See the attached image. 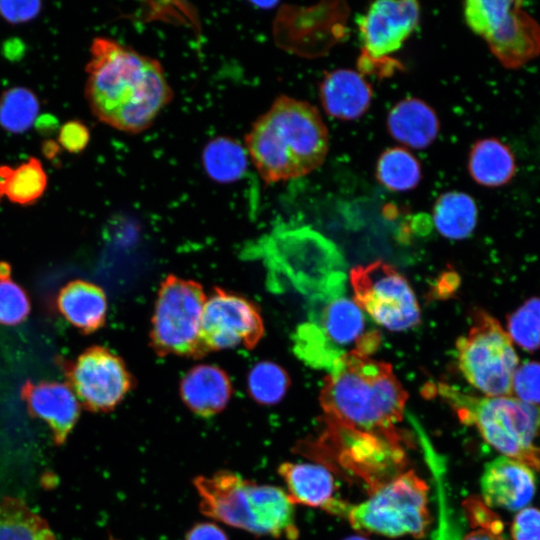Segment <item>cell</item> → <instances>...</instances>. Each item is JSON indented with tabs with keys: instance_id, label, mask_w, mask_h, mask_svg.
<instances>
[{
	"instance_id": "6da1fadb",
	"label": "cell",
	"mask_w": 540,
	"mask_h": 540,
	"mask_svg": "<svg viewBox=\"0 0 540 540\" xmlns=\"http://www.w3.org/2000/svg\"><path fill=\"white\" fill-rule=\"evenodd\" d=\"M86 65V97L93 114L128 133L151 126L173 98L163 67L119 42L96 37Z\"/></svg>"
},
{
	"instance_id": "7a4b0ae2",
	"label": "cell",
	"mask_w": 540,
	"mask_h": 540,
	"mask_svg": "<svg viewBox=\"0 0 540 540\" xmlns=\"http://www.w3.org/2000/svg\"><path fill=\"white\" fill-rule=\"evenodd\" d=\"M406 401L390 364L358 354L341 358L320 392L327 428L387 438L404 437L397 425Z\"/></svg>"
},
{
	"instance_id": "3957f363",
	"label": "cell",
	"mask_w": 540,
	"mask_h": 540,
	"mask_svg": "<svg viewBox=\"0 0 540 540\" xmlns=\"http://www.w3.org/2000/svg\"><path fill=\"white\" fill-rule=\"evenodd\" d=\"M246 150L266 184L305 176L328 153L327 127L307 101L278 96L245 137Z\"/></svg>"
},
{
	"instance_id": "277c9868",
	"label": "cell",
	"mask_w": 540,
	"mask_h": 540,
	"mask_svg": "<svg viewBox=\"0 0 540 540\" xmlns=\"http://www.w3.org/2000/svg\"><path fill=\"white\" fill-rule=\"evenodd\" d=\"M241 256L264 263L272 288L280 279L310 297L345 288L341 254L330 240L308 226L278 225L248 242Z\"/></svg>"
},
{
	"instance_id": "5b68a950",
	"label": "cell",
	"mask_w": 540,
	"mask_h": 540,
	"mask_svg": "<svg viewBox=\"0 0 540 540\" xmlns=\"http://www.w3.org/2000/svg\"><path fill=\"white\" fill-rule=\"evenodd\" d=\"M193 483L209 518L255 535L297 539L294 503L284 490L230 471L198 476Z\"/></svg>"
},
{
	"instance_id": "8992f818",
	"label": "cell",
	"mask_w": 540,
	"mask_h": 540,
	"mask_svg": "<svg viewBox=\"0 0 540 540\" xmlns=\"http://www.w3.org/2000/svg\"><path fill=\"white\" fill-rule=\"evenodd\" d=\"M345 289L310 297L309 322L294 335V352L307 365L330 371L344 356H370L381 336Z\"/></svg>"
},
{
	"instance_id": "52a82bcc",
	"label": "cell",
	"mask_w": 540,
	"mask_h": 540,
	"mask_svg": "<svg viewBox=\"0 0 540 540\" xmlns=\"http://www.w3.org/2000/svg\"><path fill=\"white\" fill-rule=\"evenodd\" d=\"M436 392L460 421L476 427L482 438L504 457L540 471V406L513 396H474L439 383Z\"/></svg>"
},
{
	"instance_id": "ba28073f",
	"label": "cell",
	"mask_w": 540,
	"mask_h": 540,
	"mask_svg": "<svg viewBox=\"0 0 540 540\" xmlns=\"http://www.w3.org/2000/svg\"><path fill=\"white\" fill-rule=\"evenodd\" d=\"M427 483L406 470L369 493L357 504L337 498L326 512L345 518L358 532L387 537L426 535L431 516Z\"/></svg>"
},
{
	"instance_id": "9c48e42d",
	"label": "cell",
	"mask_w": 540,
	"mask_h": 540,
	"mask_svg": "<svg viewBox=\"0 0 540 540\" xmlns=\"http://www.w3.org/2000/svg\"><path fill=\"white\" fill-rule=\"evenodd\" d=\"M456 349L459 370L469 384L488 397L512 396L519 357L496 318L474 311L470 329L457 340Z\"/></svg>"
},
{
	"instance_id": "30bf717a",
	"label": "cell",
	"mask_w": 540,
	"mask_h": 540,
	"mask_svg": "<svg viewBox=\"0 0 540 540\" xmlns=\"http://www.w3.org/2000/svg\"><path fill=\"white\" fill-rule=\"evenodd\" d=\"M206 296L202 286L175 275L160 284L151 320L150 339L159 356L206 354L201 323Z\"/></svg>"
},
{
	"instance_id": "8fae6325",
	"label": "cell",
	"mask_w": 540,
	"mask_h": 540,
	"mask_svg": "<svg viewBox=\"0 0 540 540\" xmlns=\"http://www.w3.org/2000/svg\"><path fill=\"white\" fill-rule=\"evenodd\" d=\"M354 301L378 324L393 331L416 326L420 309L407 280L391 265L375 261L350 272Z\"/></svg>"
},
{
	"instance_id": "7c38bea8",
	"label": "cell",
	"mask_w": 540,
	"mask_h": 540,
	"mask_svg": "<svg viewBox=\"0 0 540 540\" xmlns=\"http://www.w3.org/2000/svg\"><path fill=\"white\" fill-rule=\"evenodd\" d=\"M63 367L78 402L92 412L111 411L135 384L124 361L102 346L86 349Z\"/></svg>"
},
{
	"instance_id": "4fadbf2b",
	"label": "cell",
	"mask_w": 540,
	"mask_h": 540,
	"mask_svg": "<svg viewBox=\"0 0 540 540\" xmlns=\"http://www.w3.org/2000/svg\"><path fill=\"white\" fill-rule=\"evenodd\" d=\"M264 334L258 306L236 293L214 288L206 299L201 338L206 354L242 346L254 348Z\"/></svg>"
},
{
	"instance_id": "5bb4252c",
	"label": "cell",
	"mask_w": 540,
	"mask_h": 540,
	"mask_svg": "<svg viewBox=\"0 0 540 540\" xmlns=\"http://www.w3.org/2000/svg\"><path fill=\"white\" fill-rule=\"evenodd\" d=\"M414 0H378L357 19L363 52L378 60L398 51L419 24Z\"/></svg>"
},
{
	"instance_id": "9a60e30c",
	"label": "cell",
	"mask_w": 540,
	"mask_h": 540,
	"mask_svg": "<svg viewBox=\"0 0 540 540\" xmlns=\"http://www.w3.org/2000/svg\"><path fill=\"white\" fill-rule=\"evenodd\" d=\"M482 500L492 508L516 511L525 508L535 494V476L521 462L498 457L487 463L480 479Z\"/></svg>"
},
{
	"instance_id": "2e32d148",
	"label": "cell",
	"mask_w": 540,
	"mask_h": 540,
	"mask_svg": "<svg viewBox=\"0 0 540 540\" xmlns=\"http://www.w3.org/2000/svg\"><path fill=\"white\" fill-rule=\"evenodd\" d=\"M485 41L503 67L517 69L540 55V24L517 1Z\"/></svg>"
},
{
	"instance_id": "e0dca14e",
	"label": "cell",
	"mask_w": 540,
	"mask_h": 540,
	"mask_svg": "<svg viewBox=\"0 0 540 540\" xmlns=\"http://www.w3.org/2000/svg\"><path fill=\"white\" fill-rule=\"evenodd\" d=\"M21 397L29 413L49 425L55 443L63 444L80 414V403L68 384L27 381L21 388Z\"/></svg>"
},
{
	"instance_id": "ac0fdd59",
	"label": "cell",
	"mask_w": 540,
	"mask_h": 540,
	"mask_svg": "<svg viewBox=\"0 0 540 540\" xmlns=\"http://www.w3.org/2000/svg\"><path fill=\"white\" fill-rule=\"evenodd\" d=\"M180 396L195 415L211 417L221 412L230 401L232 383L228 374L212 364H199L182 378Z\"/></svg>"
},
{
	"instance_id": "d6986e66",
	"label": "cell",
	"mask_w": 540,
	"mask_h": 540,
	"mask_svg": "<svg viewBox=\"0 0 540 540\" xmlns=\"http://www.w3.org/2000/svg\"><path fill=\"white\" fill-rule=\"evenodd\" d=\"M327 114L340 120H355L369 108L372 87L363 75L352 69H337L325 75L319 87Z\"/></svg>"
},
{
	"instance_id": "ffe728a7",
	"label": "cell",
	"mask_w": 540,
	"mask_h": 540,
	"mask_svg": "<svg viewBox=\"0 0 540 540\" xmlns=\"http://www.w3.org/2000/svg\"><path fill=\"white\" fill-rule=\"evenodd\" d=\"M107 307L102 288L85 280L68 282L57 296L59 312L84 334L93 333L105 325Z\"/></svg>"
},
{
	"instance_id": "44dd1931",
	"label": "cell",
	"mask_w": 540,
	"mask_h": 540,
	"mask_svg": "<svg viewBox=\"0 0 540 540\" xmlns=\"http://www.w3.org/2000/svg\"><path fill=\"white\" fill-rule=\"evenodd\" d=\"M387 128L399 143L414 149L428 147L437 137L440 124L435 111L418 98H405L389 111Z\"/></svg>"
},
{
	"instance_id": "7402d4cb",
	"label": "cell",
	"mask_w": 540,
	"mask_h": 540,
	"mask_svg": "<svg viewBox=\"0 0 540 540\" xmlns=\"http://www.w3.org/2000/svg\"><path fill=\"white\" fill-rule=\"evenodd\" d=\"M278 473L294 504L324 510L335 499L334 478L322 464L285 462L279 466Z\"/></svg>"
},
{
	"instance_id": "603a6c76",
	"label": "cell",
	"mask_w": 540,
	"mask_h": 540,
	"mask_svg": "<svg viewBox=\"0 0 540 540\" xmlns=\"http://www.w3.org/2000/svg\"><path fill=\"white\" fill-rule=\"evenodd\" d=\"M468 171L479 185L504 186L516 174V158L511 148L501 140L494 137L479 139L469 152Z\"/></svg>"
},
{
	"instance_id": "cb8c5ba5",
	"label": "cell",
	"mask_w": 540,
	"mask_h": 540,
	"mask_svg": "<svg viewBox=\"0 0 540 540\" xmlns=\"http://www.w3.org/2000/svg\"><path fill=\"white\" fill-rule=\"evenodd\" d=\"M433 222L446 238L460 240L474 231L478 209L474 199L467 193L449 191L441 194L433 207Z\"/></svg>"
},
{
	"instance_id": "d4e9b609",
	"label": "cell",
	"mask_w": 540,
	"mask_h": 540,
	"mask_svg": "<svg viewBox=\"0 0 540 540\" xmlns=\"http://www.w3.org/2000/svg\"><path fill=\"white\" fill-rule=\"evenodd\" d=\"M47 174L42 163L35 157L17 166H0V201L6 198L12 203L31 205L45 192Z\"/></svg>"
},
{
	"instance_id": "484cf974",
	"label": "cell",
	"mask_w": 540,
	"mask_h": 540,
	"mask_svg": "<svg viewBox=\"0 0 540 540\" xmlns=\"http://www.w3.org/2000/svg\"><path fill=\"white\" fill-rule=\"evenodd\" d=\"M0 540H56L48 523L18 498L0 502Z\"/></svg>"
},
{
	"instance_id": "4316f807",
	"label": "cell",
	"mask_w": 540,
	"mask_h": 540,
	"mask_svg": "<svg viewBox=\"0 0 540 540\" xmlns=\"http://www.w3.org/2000/svg\"><path fill=\"white\" fill-rule=\"evenodd\" d=\"M247 150L237 140L220 136L212 139L202 153V163L208 176L218 183L239 180L248 167Z\"/></svg>"
},
{
	"instance_id": "83f0119b",
	"label": "cell",
	"mask_w": 540,
	"mask_h": 540,
	"mask_svg": "<svg viewBox=\"0 0 540 540\" xmlns=\"http://www.w3.org/2000/svg\"><path fill=\"white\" fill-rule=\"evenodd\" d=\"M421 177L418 159L403 147L389 148L378 158L376 178L390 191L411 190L419 184Z\"/></svg>"
},
{
	"instance_id": "f1b7e54d",
	"label": "cell",
	"mask_w": 540,
	"mask_h": 540,
	"mask_svg": "<svg viewBox=\"0 0 540 540\" xmlns=\"http://www.w3.org/2000/svg\"><path fill=\"white\" fill-rule=\"evenodd\" d=\"M39 113L36 95L25 87H12L0 96V126L11 133L31 128Z\"/></svg>"
},
{
	"instance_id": "f546056e",
	"label": "cell",
	"mask_w": 540,
	"mask_h": 540,
	"mask_svg": "<svg viewBox=\"0 0 540 540\" xmlns=\"http://www.w3.org/2000/svg\"><path fill=\"white\" fill-rule=\"evenodd\" d=\"M290 384L287 372L278 364L260 361L249 371L248 392L251 398L262 405H273L286 394Z\"/></svg>"
},
{
	"instance_id": "4dcf8cb0",
	"label": "cell",
	"mask_w": 540,
	"mask_h": 540,
	"mask_svg": "<svg viewBox=\"0 0 540 540\" xmlns=\"http://www.w3.org/2000/svg\"><path fill=\"white\" fill-rule=\"evenodd\" d=\"M507 333L523 350L540 348V295L527 299L507 317Z\"/></svg>"
},
{
	"instance_id": "1f68e13d",
	"label": "cell",
	"mask_w": 540,
	"mask_h": 540,
	"mask_svg": "<svg viewBox=\"0 0 540 540\" xmlns=\"http://www.w3.org/2000/svg\"><path fill=\"white\" fill-rule=\"evenodd\" d=\"M516 4L517 1L510 0L465 1V23L474 34L486 40Z\"/></svg>"
},
{
	"instance_id": "d6a6232c",
	"label": "cell",
	"mask_w": 540,
	"mask_h": 540,
	"mask_svg": "<svg viewBox=\"0 0 540 540\" xmlns=\"http://www.w3.org/2000/svg\"><path fill=\"white\" fill-rule=\"evenodd\" d=\"M26 292L10 278V266L0 263V324L17 325L30 313Z\"/></svg>"
},
{
	"instance_id": "836d02e7",
	"label": "cell",
	"mask_w": 540,
	"mask_h": 540,
	"mask_svg": "<svg viewBox=\"0 0 540 540\" xmlns=\"http://www.w3.org/2000/svg\"><path fill=\"white\" fill-rule=\"evenodd\" d=\"M512 393L525 403L540 404V362L529 361L518 366L512 380Z\"/></svg>"
},
{
	"instance_id": "e575fe53",
	"label": "cell",
	"mask_w": 540,
	"mask_h": 540,
	"mask_svg": "<svg viewBox=\"0 0 540 540\" xmlns=\"http://www.w3.org/2000/svg\"><path fill=\"white\" fill-rule=\"evenodd\" d=\"M468 521L473 528H481L502 534L504 525L501 518L478 497H469L463 503Z\"/></svg>"
},
{
	"instance_id": "d590c367",
	"label": "cell",
	"mask_w": 540,
	"mask_h": 540,
	"mask_svg": "<svg viewBox=\"0 0 540 540\" xmlns=\"http://www.w3.org/2000/svg\"><path fill=\"white\" fill-rule=\"evenodd\" d=\"M511 535L513 540H540V509L519 510L512 522Z\"/></svg>"
},
{
	"instance_id": "8d00e7d4",
	"label": "cell",
	"mask_w": 540,
	"mask_h": 540,
	"mask_svg": "<svg viewBox=\"0 0 540 540\" xmlns=\"http://www.w3.org/2000/svg\"><path fill=\"white\" fill-rule=\"evenodd\" d=\"M40 1H0V16L10 24L28 22L40 13Z\"/></svg>"
},
{
	"instance_id": "74e56055",
	"label": "cell",
	"mask_w": 540,
	"mask_h": 540,
	"mask_svg": "<svg viewBox=\"0 0 540 540\" xmlns=\"http://www.w3.org/2000/svg\"><path fill=\"white\" fill-rule=\"evenodd\" d=\"M89 129L82 122L71 120L66 122L59 131V143L70 153H79L89 143Z\"/></svg>"
},
{
	"instance_id": "f35d334b",
	"label": "cell",
	"mask_w": 540,
	"mask_h": 540,
	"mask_svg": "<svg viewBox=\"0 0 540 540\" xmlns=\"http://www.w3.org/2000/svg\"><path fill=\"white\" fill-rule=\"evenodd\" d=\"M185 540H228L224 531L213 523H199L186 534Z\"/></svg>"
},
{
	"instance_id": "ab89813d",
	"label": "cell",
	"mask_w": 540,
	"mask_h": 540,
	"mask_svg": "<svg viewBox=\"0 0 540 540\" xmlns=\"http://www.w3.org/2000/svg\"><path fill=\"white\" fill-rule=\"evenodd\" d=\"M462 540H505L500 534L493 531L481 528H474V530L467 533Z\"/></svg>"
},
{
	"instance_id": "60d3db41",
	"label": "cell",
	"mask_w": 540,
	"mask_h": 540,
	"mask_svg": "<svg viewBox=\"0 0 540 540\" xmlns=\"http://www.w3.org/2000/svg\"><path fill=\"white\" fill-rule=\"evenodd\" d=\"M439 540H455V537H452L450 535L449 529H448V533L447 531H444L441 534H439Z\"/></svg>"
},
{
	"instance_id": "b9f144b4",
	"label": "cell",
	"mask_w": 540,
	"mask_h": 540,
	"mask_svg": "<svg viewBox=\"0 0 540 540\" xmlns=\"http://www.w3.org/2000/svg\"><path fill=\"white\" fill-rule=\"evenodd\" d=\"M344 540H368V539H366L364 537H361V536H350V537H347Z\"/></svg>"
}]
</instances>
